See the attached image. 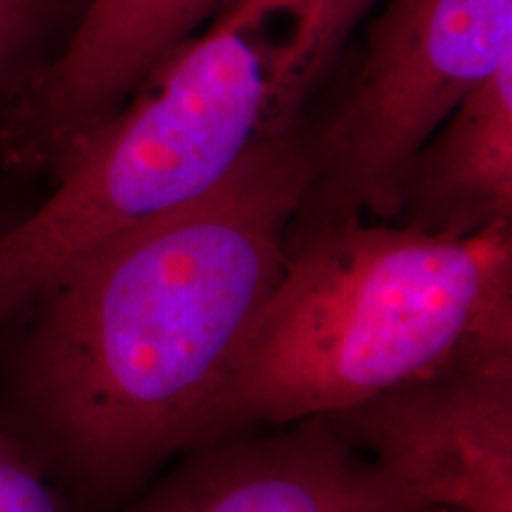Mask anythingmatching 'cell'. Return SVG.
<instances>
[{"instance_id":"obj_1","label":"cell","mask_w":512,"mask_h":512,"mask_svg":"<svg viewBox=\"0 0 512 512\" xmlns=\"http://www.w3.org/2000/svg\"><path fill=\"white\" fill-rule=\"evenodd\" d=\"M311 178L302 119L202 197L93 249L36 299L29 401L95 491L126 489L195 446L278 285Z\"/></svg>"},{"instance_id":"obj_2","label":"cell","mask_w":512,"mask_h":512,"mask_svg":"<svg viewBox=\"0 0 512 512\" xmlns=\"http://www.w3.org/2000/svg\"><path fill=\"white\" fill-rule=\"evenodd\" d=\"M512 349V226L441 238L366 216L316 223L202 415L197 444L335 418Z\"/></svg>"},{"instance_id":"obj_3","label":"cell","mask_w":512,"mask_h":512,"mask_svg":"<svg viewBox=\"0 0 512 512\" xmlns=\"http://www.w3.org/2000/svg\"><path fill=\"white\" fill-rule=\"evenodd\" d=\"M373 12L349 93L313 131L299 214L316 223L394 221L420 147L512 55V0H377Z\"/></svg>"},{"instance_id":"obj_4","label":"cell","mask_w":512,"mask_h":512,"mask_svg":"<svg viewBox=\"0 0 512 512\" xmlns=\"http://www.w3.org/2000/svg\"><path fill=\"white\" fill-rule=\"evenodd\" d=\"M335 420L425 505L512 512V349L467 358Z\"/></svg>"},{"instance_id":"obj_5","label":"cell","mask_w":512,"mask_h":512,"mask_svg":"<svg viewBox=\"0 0 512 512\" xmlns=\"http://www.w3.org/2000/svg\"><path fill=\"white\" fill-rule=\"evenodd\" d=\"M235 0H86L60 55L0 119V155L57 176L162 57Z\"/></svg>"},{"instance_id":"obj_6","label":"cell","mask_w":512,"mask_h":512,"mask_svg":"<svg viewBox=\"0 0 512 512\" xmlns=\"http://www.w3.org/2000/svg\"><path fill=\"white\" fill-rule=\"evenodd\" d=\"M427 508L344 434L313 418L278 437L202 444L126 512H418Z\"/></svg>"},{"instance_id":"obj_7","label":"cell","mask_w":512,"mask_h":512,"mask_svg":"<svg viewBox=\"0 0 512 512\" xmlns=\"http://www.w3.org/2000/svg\"><path fill=\"white\" fill-rule=\"evenodd\" d=\"M394 223L441 238L512 226V55L420 147Z\"/></svg>"},{"instance_id":"obj_8","label":"cell","mask_w":512,"mask_h":512,"mask_svg":"<svg viewBox=\"0 0 512 512\" xmlns=\"http://www.w3.org/2000/svg\"><path fill=\"white\" fill-rule=\"evenodd\" d=\"M86 0H0V114L60 55Z\"/></svg>"},{"instance_id":"obj_9","label":"cell","mask_w":512,"mask_h":512,"mask_svg":"<svg viewBox=\"0 0 512 512\" xmlns=\"http://www.w3.org/2000/svg\"><path fill=\"white\" fill-rule=\"evenodd\" d=\"M0 512H69L27 451L0 430Z\"/></svg>"},{"instance_id":"obj_10","label":"cell","mask_w":512,"mask_h":512,"mask_svg":"<svg viewBox=\"0 0 512 512\" xmlns=\"http://www.w3.org/2000/svg\"><path fill=\"white\" fill-rule=\"evenodd\" d=\"M418 512H460V510H453V508H444V505H427V508H422Z\"/></svg>"}]
</instances>
